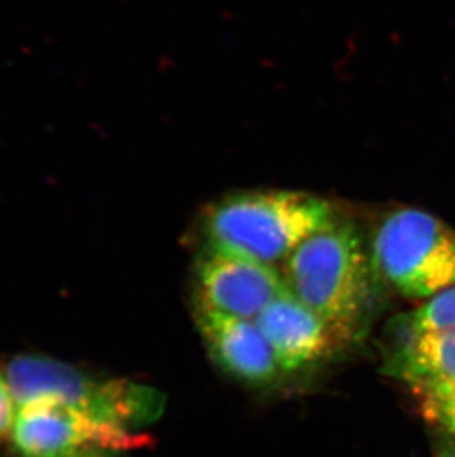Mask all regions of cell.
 Segmentation results:
<instances>
[{"label": "cell", "instance_id": "obj_4", "mask_svg": "<svg viewBox=\"0 0 455 457\" xmlns=\"http://www.w3.org/2000/svg\"><path fill=\"white\" fill-rule=\"evenodd\" d=\"M373 268L404 298H432L455 285V229L423 209H396L374 234Z\"/></svg>", "mask_w": 455, "mask_h": 457}, {"label": "cell", "instance_id": "obj_8", "mask_svg": "<svg viewBox=\"0 0 455 457\" xmlns=\"http://www.w3.org/2000/svg\"><path fill=\"white\" fill-rule=\"evenodd\" d=\"M253 321L269 342L283 373L315 366L340 345L331 328L288 289Z\"/></svg>", "mask_w": 455, "mask_h": 457}, {"label": "cell", "instance_id": "obj_2", "mask_svg": "<svg viewBox=\"0 0 455 457\" xmlns=\"http://www.w3.org/2000/svg\"><path fill=\"white\" fill-rule=\"evenodd\" d=\"M333 220V207L318 195L247 191L211 204L204 229L209 249L274 265Z\"/></svg>", "mask_w": 455, "mask_h": 457}, {"label": "cell", "instance_id": "obj_10", "mask_svg": "<svg viewBox=\"0 0 455 457\" xmlns=\"http://www.w3.org/2000/svg\"><path fill=\"white\" fill-rule=\"evenodd\" d=\"M421 332L414 312L396 315L385 328V373L409 382Z\"/></svg>", "mask_w": 455, "mask_h": 457}, {"label": "cell", "instance_id": "obj_11", "mask_svg": "<svg viewBox=\"0 0 455 457\" xmlns=\"http://www.w3.org/2000/svg\"><path fill=\"white\" fill-rule=\"evenodd\" d=\"M416 395L420 402L421 414L429 422L443 427L455 440V385L420 389L416 391Z\"/></svg>", "mask_w": 455, "mask_h": 457}, {"label": "cell", "instance_id": "obj_3", "mask_svg": "<svg viewBox=\"0 0 455 457\" xmlns=\"http://www.w3.org/2000/svg\"><path fill=\"white\" fill-rule=\"evenodd\" d=\"M4 376L17 407L54 403L136 434L159 418L164 404L154 389L126 379L95 378L45 355L13 357Z\"/></svg>", "mask_w": 455, "mask_h": 457}, {"label": "cell", "instance_id": "obj_6", "mask_svg": "<svg viewBox=\"0 0 455 457\" xmlns=\"http://www.w3.org/2000/svg\"><path fill=\"white\" fill-rule=\"evenodd\" d=\"M287 289L274 265L207 247L195 268L197 308L253 321Z\"/></svg>", "mask_w": 455, "mask_h": 457}, {"label": "cell", "instance_id": "obj_9", "mask_svg": "<svg viewBox=\"0 0 455 457\" xmlns=\"http://www.w3.org/2000/svg\"><path fill=\"white\" fill-rule=\"evenodd\" d=\"M407 384L414 393L434 386H454L455 328L423 332Z\"/></svg>", "mask_w": 455, "mask_h": 457}, {"label": "cell", "instance_id": "obj_13", "mask_svg": "<svg viewBox=\"0 0 455 457\" xmlns=\"http://www.w3.org/2000/svg\"><path fill=\"white\" fill-rule=\"evenodd\" d=\"M17 414V403L13 400L6 376L0 373V441L11 436Z\"/></svg>", "mask_w": 455, "mask_h": 457}, {"label": "cell", "instance_id": "obj_12", "mask_svg": "<svg viewBox=\"0 0 455 457\" xmlns=\"http://www.w3.org/2000/svg\"><path fill=\"white\" fill-rule=\"evenodd\" d=\"M414 314L421 332L455 328V285L434 295Z\"/></svg>", "mask_w": 455, "mask_h": 457}, {"label": "cell", "instance_id": "obj_15", "mask_svg": "<svg viewBox=\"0 0 455 457\" xmlns=\"http://www.w3.org/2000/svg\"><path fill=\"white\" fill-rule=\"evenodd\" d=\"M65 457H120L119 453L114 452H107V450H85V452H79V453L70 454Z\"/></svg>", "mask_w": 455, "mask_h": 457}, {"label": "cell", "instance_id": "obj_7", "mask_svg": "<svg viewBox=\"0 0 455 457\" xmlns=\"http://www.w3.org/2000/svg\"><path fill=\"white\" fill-rule=\"evenodd\" d=\"M195 319L209 354L227 375L252 386H269L283 376L269 342L252 320L200 308Z\"/></svg>", "mask_w": 455, "mask_h": 457}, {"label": "cell", "instance_id": "obj_14", "mask_svg": "<svg viewBox=\"0 0 455 457\" xmlns=\"http://www.w3.org/2000/svg\"><path fill=\"white\" fill-rule=\"evenodd\" d=\"M434 457H455V443L451 438H441L436 445V456Z\"/></svg>", "mask_w": 455, "mask_h": 457}, {"label": "cell", "instance_id": "obj_1", "mask_svg": "<svg viewBox=\"0 0 455 457\" xmlns=\"http://www.w3.org/2000/svg\"><path fill=\"white\" fill-rule=\"evenodd\" d=\"M287 289L314 311L339 344L362 337L373 303V278L355 227L335 222L303 240L284 262Z\"/></svg>", "mask_w": 455, "mask_h": 457}, {"label": "cell", "instance_id": "obj_5", "mask_svg": "<svg viewBox=\"0 0 455 457\" xmlns=\"http://www.w3.org/2000/svg\"><path fill=\"white\" fill-rule=\"evenodd\" d=\"M11 438L21 457H65L85 450L120 453L148 443L144 434L47 402L18 406Z\"/></svg>", "mask_w": 455, "mask_h": 457}]
</instances>
